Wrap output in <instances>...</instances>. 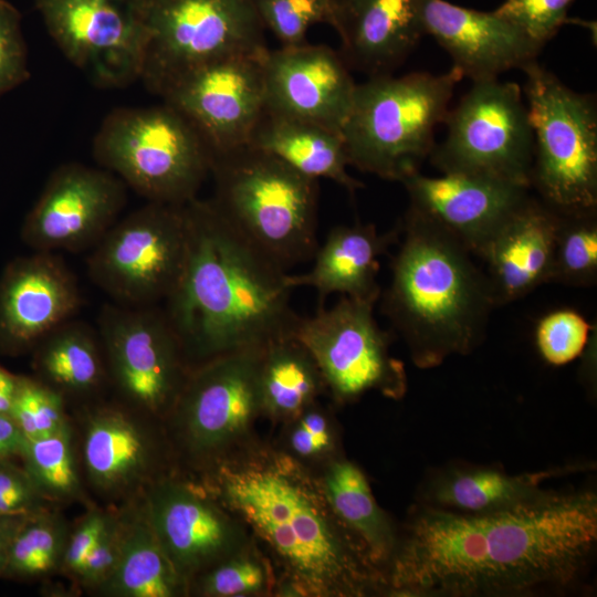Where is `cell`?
<instances>
[{"mask_svg":"<svg viewBox=\"0 0 597 597\" xmlns=\"http://www.w3.org/2000/svg\"><path fill=\"white\" fill-rule=\"evenodd\" d=\"M187 242L185 205L148 201L116 221L91 249L87 274L114 303L158 305L181 277Z\"/></svg>","mask_w":597,"mask_h":597,"instance_id":"cell-13","label":"cell"},{"mask_svg":"<svg viewBox=\"0 0 597 597\" xmlns=\"http://www.w3.org/2000/svg\"><path fill=\"white\" fill-rule=\"evenodd\" d=\"M248 145L266 151L313 179H328L348 192L364 187L347 171L349 166L341 132L266 107L259 117Z\"/></svg>","mask_w":597,"mask_h":597,"instance_id":"cell-28","label":"cell"},{"mask_svg":"<svg viewBox=\"0 0 597 597\" xmlns=\"http://www.w3.org/2000/svg\"><path fill=\"white\" fill-rule=\"evenodd\" d=\"M265 27L281 42V46L306 43V33L316 23L333 25V0H254Z\"/></svg>","mask_w":597,"mask_h":597,"instance_id":"cell-38","label":"cell"},{"mask_svg":"<svg viewBox=\"0 0 597 597\" xmlns=\"http://www.w3.org/2000/svg\"><path fill=\"white\" fill-rule=\"evenodd\" d=\"M573 1L504 0L494 12L544 46L566 23L567 12Z\"/></svg>","mask_w":597,"mask_h":597,"instance_id":"cell-42","label":"cell"},{"mask_svg":"<svg viewBox=\"0 0 597 597\" xmlns=\"http://www.w3.org/2000/svg\"><path fill=\"white\" fill-rule=\"evenodd\" d=\"M210 174V200L251 247L285 272L313 259L318 180L250 145L214 154Z\"/></svg>","mask_w":597,"mask_h":597,"instance_id":"cell-5","label":"cell"},{"mask_svg":"<svg viewBox=\"0 0 597 597\" xmlns=\"http://www.w3.org/2000/svg\"><path fill=\"white\" fill-rule=\"evenodd\" d=\"M84 509L85 511L71 523L57 573L71 583L74 590L86 558L115 517L117 505L93 502Z\"/></svg>","mask_w":597,"mask_h":597,"instance_id":"cell-41","label":"cell"},{"mask_svg":"<svg viewBox=\"0 0 597 597\" xmlns=\"http://www.w3.org/2000/svg\"><path fill=\"white\" fill-rule=\"evenodd\" d=\"M92 149L102 168L147 201L179 206L197 198L213 158L195 126L166 103L113 109Z\"/></svg>","mask_w":597,"mask_h":597,"instance_id":"cell-7","label":"cell"},{"mask_svg":"<svg viewBox=\"0 0 597 597\" xmlns=\"http://www.w3.org/2000/svg\"><path fill=\"white\" fill-rule=\"evenodd\" d=\"M48 33L91 82L119 88L140 78L147 30L136 0H34Z\"/></svg>","mask_w":597,"mask_h":597,"instance_id":"cell-16","label":"cell"},{"mask_svg":"<svg viewBox=\"0 0 597 597\" xmlns=\"http://www.w3.org/2000/svg\"><path fill=\"white\" fill-rule=\"evenodd\" d=\"M36 379L60 394L73 408L104 398L109 389L102 343L96 327L70 320L34 347Z\"/></svg>","mask_w":597,"mask_h":597,"instance_id":"cell-29","label":"cell"},{"mask_svg":"<svg viewBox=\"0 0 597 597\" xmlns=\"http://www.w3.org/2000/svg\"><path fill=\"white\" fill-rule=\"evenodd\" d=\"M264 55L207 63L178 78L160 97L195 126L213 155L248 145L265 108Z\"/></svg>","mask_w":597,"mask_h":597,"instance_id":"cell-18","label":"cell"},{"mask_svg":"<svg viewBox=\"0 0 597 597\" xmlns=\"http://www.w3.org/2000/svg\"><path fill=\"white\" fill-rule=\"evenodd\" d=\"M593 326L574 308L563 307L541 317L535 344L541 357L552 366H564L584 354Z\"/></svg>","mask_w":597,"mask_h":597,"instance_id":"cell-39","label":"cell"},{"mask_svg":"<svg viewBox=\"0 0 597 597\" xmlns=\"http://www.w3.org/2000/svg\"><path fill=\"white\" fill-rule=\"evenodd\" d=\"M375 303L343 296L332 307L320 305L314 315L301 316L297 324L295 336L339 402L370 390L399 398L407 389L404 365L391 356L389 336L374 316Z\"/></svg>","mask_w":597,"mask_h":597,"instance_id":"cell-15","label":"cell"},{"mask_svg":"<svg viewBox=\"0 0 597 597\" xmlns=\"http://www.w3.org/2000/svg\"><path fill=\"white\" fill-rule=\"evenodd\" d=\"M71 410L82 475L94 501L119 505L177 469L161 421L115 398Z\"/></svg>","mask_w":597,"mask_h":597,"instance_id":"cell-12","label":"cell"},{"mask_svg":"<svg viewBox=\"0 0 597 597\" xmlns=\"http://www.w3.org/2000/svg\"><path fill=\"white\" fill-rule=\"evenodd\" d=\"M383 311L412 363L432 368L482 342L495 306L471 252L438 223L408 208Z\"/></svg>","mask_w":597,"mask_h":597,"instance_id":"cell-4","label":"cell"},{"mask_svg":"<svg viewBox=\"0 0 597 597\" xmlns=\"http://www.w3.org/2000/svg\"><path fill=\"white\" fill-rule=\"evenodd\" d=\"M82 296L77 280L55 252L18 263L0 290V335L11 346L34 348L49 333L72 320Z\"/></svg>","mask_w":597,"mask_h":597,"instance_id":"cell-23","label":"cell"},{"mask_svg":"<svg viewBox=\"0 0 597 597\" xmlns=\"http://www.w3.org/2000/svg\"><path fill=\"white\" fill-rule=\"evenodd\" d=\"M29 77L21 14L13 4L0 0V96L21 85Z\"/></svg>","mask_w":597,"mask_h":597,"instance_id":"cell-43","label":"cell"},{"mask_svg":"<svg viewBox=\"0 0 597 597\" xmlns=\"http://www.w3.org/2000/svg\"><path fill=\"white\" fill-rule=\"evenodd\" d=\"M143 498L165 553L188 585L250 544L242 521L178 469L147 486Z\"/></svg>","mask_w":597,"mask_h":597,"instance_id":"cell-17","label":"cell"},{"mask_svg":"<svg viewBox=\"0 0 597 597\" xmlns=\"http://www.w3.org/2000/svg\"><path fill=\"white\" fill-rule=\"evenodd\" d=\"M122 544V522L119 507L92 553L86 558L76 589L95 595L113 573L118 561Z\"/></svg>","mask_w":597,"mask_h":597,"instance_id":"cell-45","label":"cell"},{"mask_svg":"<svg viewBox=\"0 0 597 597\" xmlns=\"http://www.w3.org/2000/svg\"><path fill=\"white\" fill-rule=\"evenodd\" d=\"M118 507L122 522L118 561L95 596H188L189 585L165 553L150 524L143 494Z\"/></svg>","mask_w":597,"mask_h":597,"instance_id":"cell-27","label":"cell"},{"mask_svg":"<svg viewBox=\"0 0 597 597\" xmlns=\"http://www.w3.org/2000/svg\"><path fill=\"white\" fill-rule=\"evenodd\" d=\"M65 399L36 378L19 377L9 416L25 438L55 433L71 425Z\"/></svg>","mask_w":597,"mask_h":597,"instance_id":"cell-37","label":"cell"},{"mask_svg":"<svg viewBox=\"0 0 597 597\" xmlns=\"http://www.w3.org/2000/svg\"><path fill=\"white\" fill-rule=\"evenodd\" d=\"M25 437L9 415H0V462L19 457Z\"/></svg>","mask_w":597,"mask_h":597,"instance_id":"cell-46","label":"cell"},{"mask_svg":"<svg viewBox=\"0 0 597 597\" xmlns=\"http://www.w3.org/2000/svg\"><path fill=\"white\" fill-rule=\"evenodd\" d=\"M558 221V211L530 195L484 245L478 256L495 306L551 282Z\"/></svg>","mask_w":597,"mask_h":597,"instance_id":"cell-24","label":"cell"},{"mask_svg":"<svg viewBox=\"0 0 597 597\" xmlns=\"http://www.w3.org/2000/svg\"><path fill=\"white\" fill-rule=\"evenodd\" d=\"M589 287L597 282V209L559 212L551 282Z\"/></svg>","mask_w":597,"mask_h":597,"instance_id":"cell-35","label":"cell"},{"mask_svg":"<svg viewBox=\"0 0 597 597\" xmlns=\"http://www.w3.org/2000/svg\"><path fill=\"white\" fill-rule=\"evenodd\" d=\"M401 184L410 208L446 229L474 255L480 254L531 190L464 174L429 177L417 172Z\"/></svg>","mask_w":597,"mask_h":597,"instance_id":"cell-22","label":"cell"},{"mask_svg":"<svg viewBox=\"0 0 597 597\" xmlns=\"http://www.w3.org/2000/svg\"><path fill=\"white\" fill-rule=\"evenodd\" d=\"M70 527L60 507L24 516L10 543L3 576L44 579L57 575Z\"/></svg>","mask_w":597,"mask_h":597,"instance_id":"cell-34","label":"cell"},{"mask_svg":"<svg viewBox=\"0 0 597 597\" xmlns=\"http://www.w3.org/2000/svg\"><path fill=\"white\" fill-rule=\"evenodd\" d=\"M425 34L449 54L453 67L472 82L499 78L537 61L543 46L494 11L460 7L446 0H422Z\"/></svg>","mask_w":597,"mask_h":597,"instance_id":"cell-21","label":"cell"},{"mask_svg":"<svg viewBox=\"0 0 597 597\" xmlns=\"http://www.w3.org/2000/svg\"><path fill=\"white\" fill-rule=\"evenodd\" d=\"M597 494L544 490L509 509L469 514L422 504L387 570L397 596H523L565 589L591 561Z\"/></svg>","mask_w":597,"mask_h":597,"instance_id":"cell-1","label":"cell"},{"mask_svg":"<svg viewBox=\"0 0 597 597\" xmlns=\"http://www.w3.org/2000/svg\"><path fill=\"white\" fill-rule=\"evenodd\" d=\"M197 480L271 549L285 572L281 595L387 590L386 574L337 519L318 478L285 452H234L199 471Z\"/></svg>","mask_w":597,"mask_h":597,"instance_id":"cell-2","label":"cell"},{"mask_svg":"<svg viewBox=\"0 0 597 597\" xmlns=\"http://www.w3.org/2000/svg\"><path fill=\"white\" fill-rule=\"evenodd\" d=\"M19 458L43 498L55 507L96 502L88 493L71 425L55 433L25 438Z\"/></svg>","mask_w":597,"mask_h":597,"instance_id":"cell-33","label":"cell"},{"mask_svg":"<svg viewBox=\"0 0 597 597\" xmlns=\"http://www.w3.org/2000/svg\"><path fill=\"white\" fill-rule=\"evenodd\" d=\"M399 235L400 223L384 233L371 223L336 226L317 247L311 270L302 274L286 273L285 283L292 290L300 286L315 289L320 305L334 293L377 302L380 296L379 258Z\"/></svg>","mask_w":597,"mask_h":597,"instance_id":"cell-26","label":"cell"},{"mask_svg":"<svg viewBox=\"0 0 597 597\" xmlns=\"http://www.w3.org/2000/svg\"><path fill=\"white\" fill-rule=\"evenodd\" d=\"M24 516H0V576H3L9 546Z\"/></svg>","mask_w":597,"mask_h":597,"instance_id":"cell-47","label":"cell"},{"mask_svg":"<svg viewBox=\"0 0 597 597\" xmlns=\"http://www.w3.org/2000/svg\"><path fill=\"white\" fill-rule=\"evenodd\" d=\"M583 468L573 464L517 474L488 467L449 468L429 479L422 498L426 505L454 512L500 511L536 496L548 479Z\"/></svg>","mask_w":597,"mask_h":597,"instance_id":"cell-30","label":"cell"},{"mask_svg":"<svg viewBox=\"0 0 597 597\" xmlns=\"http://www.w3.org/2000/svg\"><path fill=\"white\" fill-rule=\"evenodd\" d=\"M331 415L317 401L287 421L284 438L286 454L306 465L326 463L337 451V433Z\"/></svg>","mask_w":597,"mask_h":597,"instance_id":"cell-40","label":"cell"},{"mask_svg":"<svg viewBox=\"0 0 597 597\" xmlns=\"http://www.w3.org/2000/svg\"><path fill=\"white\" fill-rule=\"evenodd\" d=\"M318 482L337 519L387 577L399 538L363 471L352 461L335 457L324 464Z\"/></svg>","mask_w":597,"mask_h":597,"instance_id":"cell-31","label":"cell"},{"mask_svg":"<svg viewBox=\"0 0 597 597\" xmlns=\"http://www.w3.org/2000/svg\"><path fill=\"white\" fill-rule=\"evenodd\" d=\"M96 329L115 399L164 422L192 367L164 308L106 303Z\"/></svg>","mask_w":597,"mask_h":597,"instance_id":"cell-14","label":"cell"},{"mask_svg":"<svg viewBox=\"0 0 597 597\" xmlns=\"http://www.w3.org/2000/svg\"><path fill=\"white\" fill-rule=\"evenodd\" d=\"M334 3H335V7L338 6L341 2H343L344 0H333Z\"/></svg>","mask_w":597,"mask_h":597,"instance_id":"cell-49","label":"cell"},{"mask_svg":"<svg viewBox=\"0 0 597 597\" xmlns=\"http://www.w3.org/2000/svg\"><path fill=\"white\" fill-rule=\"evenodd\" d=\"M422 0H344L333 28L349 70L368 77L392 74L425 35Z\"/></svg>","mask_w":597,"mask_h":597,"instance_id":"cell-25","label":"cell"},{"mask_svg":"<svg viewBox=\"0 0 597 597\" xmlns=\"http://www.w3.org/2000/svg\"><path fill=\"white\" fill-rule=\"evenodd\" d=\"M262 348L222 354L191 367L164 427L176 460L199 472L239 451L259 416Z\"/></svg>","mask_w":597,"mask_h":597,"instance_id":"cell-9","label":"cell"},{"mask_svg":"<svg viewBox=\"0 0 597 597\" xmlns=\"http://www.w3.org/2000/svg\"><path fill=\"white\" fill-rule=\"evenodd\" d=\"M147 30L140 80L161 93L188 72L237 55H264L254 0H136Z\"/></svg>","mask_w":597,"mask_h":597,"instance_id":"cell-10","label":"cell"},{"mask_svg":"<svg viewBox=\"0 0 597 597\" xmlns=\"http://www.w3.org/2000/svg\"><path fill=\"white\" fill-rule=\"evenodd\" d=\"M444 124L446 138L429 156L441 174L481 176L531 189L534 138L516 83L472 82Z\"/></svg>","mask_w":597,"mask_h":597,"instance_id":"cell-11","label":"cell"},{"mask_svg":"<svg viewBox=\"0 0 597 597\" xmlns=\"http://www.w3.org/2000/svg\"><path fill=\"white\" fill-rule=\"evenodd\" d=\"M462 78L452 66L440 74H385L356 84L341 130L349 166L399 182L420 172Z\"/></svg>","mask_w":597,"mask_h":597,"instance_id":"cell-6","label":"cell"},{"mask_svg":"<svg viewBox=\"0 0 597 597\" xmlns=\"http://www.w3.org/2000/svg\"><path fill=\"white\" fill-rule=\"evenodd\" d=\"M534 157L531 188L558 212L597 209V104L537 61L522 70Z\"/></svg>","mask_w":597,"mask_h":597,"instance_id":"cell-8","label":"cell"},{"mask_svg":"<svg viewBox=\"0 0 597 597\" xmlns=\"http://www.w3.org/2000/svg\"><path fill=\"white\" fill-rule=\"evenodd\" d=\"M185 209L186 263L164 311L191 366L295 334L301 316L289 272L251 247L210 199L197 197Z\"/></svg>","mask_w":597,"mask_h":597,"instance_id":"cell-3","label":"cell"},{"mask_svg":"<svg viewBox=\"0 0 597 597\" xmlns=\"http://www.w3.org/2000/svg\"><path fill=\"white\" fill-rule=\"evenodd\" d=\"M265 107L341 132L356 84L339 52L303 43L268 50L263 57Z\"/></svg>","mask_w":597,"mask_h":597,"instance_id":"cell-20","label":"cell"},{"mask_svg":"<svg viewBox=\"0 0 597 597\" xmlns=\"http://www.w3.org/2000/svg\"><path fill=\"white\" fill-rule=\"evenodd\" d=\"M52 506L23 467L0 462V516H28Z\"/></svg>","mask_w":597,"mask_h":597,"instance_id":"cell-44","label":"cell"},{"mask_svg":"<svg viewBox=\"0 0 597 597\" xmlns=\"http://www.w3.org/2000/svg\"><path fill=\"white\" fill-rule=\"evenodd\" d=\"M126 185L104 168L80 163L56 167L28 216L24 237L38 251L92 249L126 203Z\"/></svg>","mask_w":597,"mask_h":597,"instance_id":"cell-19","label":"cell"},{"mask_svg":"<svg viewBox=\"0 0 597 597\" xmlns=\"http://www.w3.org/2000/svg\"><path fill=\"white\" fill-rule=\"evenodd\" d=\"M18 378L0 366V415H9L17 391Z\"/></svg>","mask_w":597,"mask_h":597,"instance_id":"cell-48","label":"cell"},{"mask_svg":"<svg viewBox=\"0 0 597 597\" xmlns=\"http://www.w3.org/2000/svg\"><path fill=\"white\" fill-rule=\"evenodd\" d=\"M274 576L269 562L249 544L197 576L189 595L201 597L256 596L271 593Z\"/></svg>","mask_w":597,"mask_h":597,"instance_id":"cell-36","label":"cell"},{"mask_svg":"<svg viewBox=\"0 0 597 597\" xmlns=\"http://www.w3.org/2000/svg\"><path fill=\"white\" fill-rule=\"evenodd\" d=\"M326 390L320 368L305 345L287 335L262 348L260 395L262 416L287 422Z\"/></svg>","mask_w":597,"mask_h":597,"instance_id":"cell-32","label":"cell"}]
</instances>
